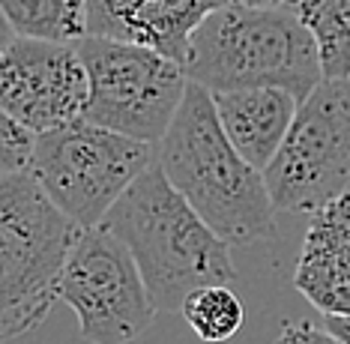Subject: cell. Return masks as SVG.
<instances>
[{
    "instance_id": "6da1fadb",
    "label": "cell",
    "mask_w": 350,
    "mask_h": 344,
    "mask_svg": "<svg viewBox=\"0 0 350 344\" xmlns=\"http://www.w3.org/2000/svg\"><path fill=\"white\" fill-rule=\"evenodd\" d=\"M156 162L228 246H252L273 237L275 204L264 171L245 162L230 144L206 87L189 84L168 135L159 144Z\"/></svg>"
},
{
    "instance_id": "7a4b0ae2",
    "label": "cell",
    "mask_w": 350,
    "mask_h": 344,
    "mask_svg": "<svg viewBox=\"0 0 350 344\" xmlns=\"http://www.w3.org/2000/svg\"><path fill=\"white\" fill-rule=\"evenodd\" d=\"M102 228L129 246L156 311H183L189 293L237 278L230 246L171 186L159 162L135 180Z\"/></svg>"
},
{
    "instance_id": "3957f363",
    "label": "cell",
    "mask_w": 350,
    "mask_h": 344,
    "mask_svg": "<svg viewBox=\"0 0 350 344\" xmlns=\"http://www.w3.org/2000/svg\"><path fill=\"white\" fill-rule=\"evenodd\" d=\"M186 72L210 93L282 87L299 102L326 78L314 34L291 6L252 10L240 3L221 6L195 30Z\"/></svg>"
},
{
    "instance_id": "277c9868",
    "label": "cell",
    "mask_w": 350,
    "mask_h": 344,
    "mask_svg": "<svg viewBox=\"0 0 350 344\" xmlns=\"http://www.w3.org/2000/svg\"><path fill=\"white\" fill-rule=\"evenodd\" d=\"M81 230L27 171L0 174L3 339L36 330L60 302V282Z\"/></svg>"
},
{
    "instance_id": "5b68a950",
    "label": "cell",
    "mask_w": 350,
    "mask_h": 344,
    "mask_svg": "<svg viewBox=\"0 0 350 344\" xmlns=\"http://www.w3.org/2000/svg\"><path fill=\"white\" fill-rule=\"evenodd\" d=\"M159 147L75 120L39 135L27 174L78 228H96L135 180L156 162Z\"/></svg>"
},
{
    "instance_id": "8992f818",
    "label": "cell",
    "mask_w": 350,
    "mask_h": 344,
    "mask_svg": "<svg viewBox=\"0 0 350 344\" xmlns=\"http://www.w3.org/2000/svg\"><path fill=\"white\" fill-rule=\"evenodd\" d=\"M90 78L84 120L159 147L192 84L183 63L144 45L87 36L75 45Z\"/></svg>"
},
{
    "instance_id": "52a82bcc",
    "label": "cell",
    "mask_w": 350,
    "mask_h": 344,
    "mask_svg": "<svg viewBox=\"0 0 350 344\" xmlns=\"http://www.w3.org/2000/svg\"><path fill=\"white\" fill-rule=\"evenodd\" d=\"M284 213H321L350 183V78H323L297 111L288 138L264 171Z\"/></svg>"
},
{
    "instance_id": "ba28073f",
    "label": "cell",
    "mask_w": 350,
    "mask_h": 344,
    "mask_svg": "<svg viewBox=\"0 0 350 344\" xmlns=\"http://www.w3.org/2000/svg\"><path fill=\"white\" fill-rule=\"evenodd\" d=\"M60 302L78 317L90 344H129L150 330L156 306L138 261L108 228H84L60 282Z\"/></svg>"
},
{
    "instance_id": "9c48e42d",
    "label": "cell",
    "mask_w": 350,
    "mask_h": 344,
    "mask_svg": "<svg viewBox=\"0 0 350 344\" xmlns=\"http://www.w3.org/2000/svg\"><path fill=\"white\" fill-rule=\"evenodd\" d=\"M90 78L75 45L12 36L0 57V111L36 135L84 117Z\"/></svg>"
},
{
    "instance_id": "30bf717a",
    "label": "cell",
    "mask_w": 350,
    "mask_h": 344,
    "mask_svg": "<svg viewBox=\"0 0 350 344\" xmlns=\"http://www.w3.org/2000/svg\"><path fill=\"white\" fill-rule=\"evenodd\" d=\"M230 0H87L90 36L144 45L186 66L192 36Z\"/></svg>"
},
{
    "instance_id": "8fae6325",
    "label": "cell",
    "mask_w": 350,
    "mask_h": 344,
    "mask_svg": "<svg viewBox=\"0 0 350 344\" xmlns=\"http://www.w3.org/2000/svg\"><path fill=\"white\" fill-rule=\"evenodd\" d=\"M293 285L323 315H350V191L312 215Z\"/></svg>"
},
{
    "instance_id": "7c38bea8",
    "label": "cell",
    "mask_w": 350,
    "mask_h": 344,
    "mask_svg": "<svg viewBox=\"0 0 350 344\" xmlns=\"http://www.w3.org/2000/svg\"><path fill=\"white\" fill-rule=\"evenodd\" d=\"M219 120L230 144L258 171L273 165L275 153L288 138L302 102L282 87H249V90L213 93Z\"/></svg>"
},
{
    "instance_id": "4fadbf2b",
    "label": "cell",
    "mask_w": 350,
    "mask_h": 344,
    "mask_svg": "<svg viewBox=\"0 0 350 344\" xmlns=\"http://www.w3.org/2000/svg\"><path fill=\"white\" fill-rule=\"evenodd\" d=\"M6 30L21 39L78 45L90 36L87 0H0Z\"/></svg>"
},
{
    "instance_id": "5bb4252c",
    "label": "cell",
    "mask_w": 350,
    "mask_h": 344,
    "mask_svg": "<svg viewBox=\"0 0 350 344\" xmlns=\"http://www.w3.org/2000/svg\"><path fill=\"white\" fill-rule=\"evenodd\" d=\"M321 48L326 78H350V0H291Z\"/></svg>"
},
{
    "instance_id": "9a60e30c",
    "label": "cell",
    "mask_w": 350,
    "mask_h": 344,
    "mask_svg": "<svg viewBox=\"0 0 350 344\" xmlns=\"http://www.w3.org/2000/svg\"><path fill=\"white\" fill-rule=\"evenodd\" d=\"M180 315L186 317L198 339L210 344L234 339L245 321L243 300L230 291V285H210L189 293Z\"/></svg>"
},
{
    "instance_id": "2e32d148",
    "label": "cell",
    "mask_w": 350,
    "mask_h": 344,
    "mask_svg": "<svg viewBox=\"0 0 350 344\" xmlns=\"http://www.w3.org/2000/svg\"><path fill=\"white\" fill-rule=\"evenodd\" d=\"M39 135L0 111V174H21L33 162Z\"/></svg>"
},
{
    "instance_id": "e0dca14e",
    "label": "cell",
    "mask_w": 350,
    "mask_h": 344,
    "mask_svg": "<svg viewBox=\"0 0 350 344\" xmlns=\"http://www.w3.org/2000/svg\"><path fill=\"white\" fill-rule=\"evenodd\" d=\"M275 344H345L323 326H314L312 321H291L278 332Z\"/></svg>"
},
{
    "instance_id": "ac0fdd59",
    "label": "cell",
    "mask_w": 350,
    "mask_h": 344,
    "mask_svg": "<svg viewBox=\"0 0 350 344\" xmlns=\"http://www.w3.org/2000/svg\"><path fill=\"white\" fill-rule=\"evenodd\" d=\"M323 330H329L338 341L350 344V315H323Z\"/></svg>"
},
{
    "instance_id": "d6986e66",
    "label": "cell",
    "mask_w": 350,
    "mask_h": 344,
    "mask_svg": "<svg viewBox=\"0 0 350 344\" xmlns=\"http://www.w3.org/2000/svg\"><path fill=\"white\" fill-rule=\"evenodd\" d=\"M230 3L252 6V10H284V6H291V0H230Z\"/></svg>"
}]
</instances>
